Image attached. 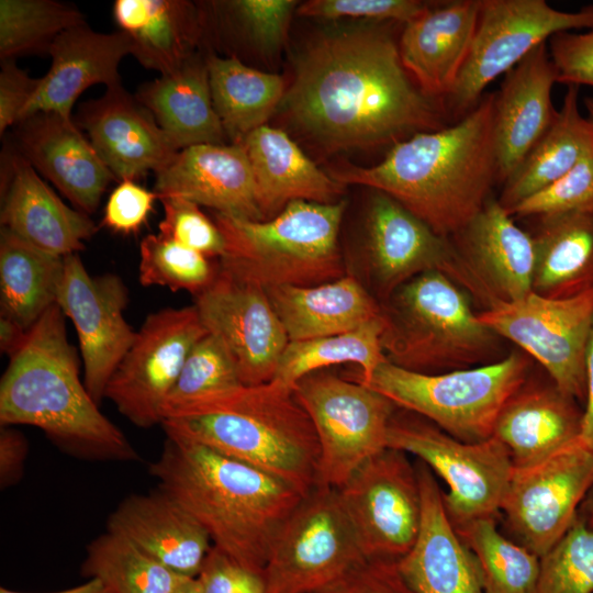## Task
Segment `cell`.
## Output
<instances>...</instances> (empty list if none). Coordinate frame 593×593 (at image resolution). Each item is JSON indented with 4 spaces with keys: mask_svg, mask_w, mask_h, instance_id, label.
Wrapping results in <instances>:
<instances>
[{
    "mask_svg": "<svg viewBox=\"0 0 593 593\" xmlns=\"http://www.w3.org/2000/svg\"><path fill=\"white\" fill-rule=\"evenodd\" d=\"M290 123L334 153L395 145L449 124L444 100L426 94L381 27L333 32L298 58L281 102Z\"/></svg>",
    "mask_w": 593,
    "mask_h": 593,
    "instance_id": "6da1fadb",
    "label": "cell"
},
{
    "mask_svg": "<svg viewBox=\"0 0 593 593\" xmlns=\"http://www.w3.org/2000/svg\"><path fill=\"white\" fill-rule=\"evenodd\" d=\"M494 104L495 92L484 93L460 120L396 143L377 165L331 176L390 195L449 238L483 209L497 183Z\"/></svg>",
    "mask_w": 593,
    "mask_h": 593,
    "instance_id": "7a4b0ae2",
    "label": "cell"
},
{
    "mask_svg": "<svg viewBox=\"0 0 593 593\" xmlns=\"http://www.w3.org/2000/svg\"><path fill=\"white\" fill-rule=\"evenodd\" d=\"M148 470L204 528L212 546L257 572H264L277 536L304 497L266 471L168 436Z\"/></svg>",
    "mask_w": 593,
    "mask_h": 593,
    "instance_id": "3957f363",
    "label": "cell"
},
{
    "mask_svg": "<svg viewBox=\"0 0 593 593\" xmlns=\"http://www.w3.org/2000/svg\"><path fill=\"white\" fill-rule=\"evenodd\" d=\"M64 313L55 304L29 331L0 382L1 426L40 428L63 452L93 461H138L139 454L102 412L79 376Z\"/></svg>",
    "mask_w": 593,
    "mask_h": 593,
    "instance_id": "277c9868",
    "label": "cell"
},
{
    "mask_svg": "<svg viewBox=\"0 0 593 593\" xmlns=\"http://www.w3.org/2000/svg\"><path fill=\"white\" fill-rule=\"evenodd\" d=\"M160 425L168 437L266 471L304 496L317 486L315 428L293 389L276 380L171 404Z\"/></svg>",
    "mask_w": 593,
    "mask_h": 593,
    "instance_id": "5b68a950",
    "label": "cell"
},
{
    "mask_svg": "<svg viewBox=\"0 0 593 593\" xmlns=\"http://www.w3.org/2000/svg\"><path fill=\"white\" fill-rule=\"evenodd\" d=\"M470 298L438 271L422 273L399 287L380 303L387 360L434 374L504 358V339L481 322Z\"/></svg>",
    "mask_w": 593,
    "mask_h": 593,
    "instance_id": "8992f818",
    "label": "cell"
},
{
    "mask_svg": "<svg viewBox=\"0 0 593 593\" xmlns=\"http://www.w3.org/2000/svg\"><path fill=\"white\" fill-rule=\"evenodd\" d=\"M345 209V200L293 201L264 221L214 213L225 242L220 267L265 290L342 278L347 273L338 234Z\"/></svg>",
    "mask_w": 593,
    "mask_h": 593,
    "instance_id": "52a82bcc",
    "label": "cell"
},
{
    "mask_svg": "<svg viewBox=\"0 0 593 593\" xmlns=\"http://www.w3.org/2000/svg\"><path fill=\"white\" fill-rule=\"evenodd\" d=\"M530 366L532 358L523 350L492 363L434 374L385 360L368 379L356 381L459 440L480 443L493 436L502 407L526 381Z\"/></svg>",
    "mask_w": 593,
    "mask_h": 593,
    "instance_id": "ba28073f",
    "label": "cell"
},
{
    "mask_svg": "<svg viewBox=\"0 0 593 593\" xmlns=\"http://www.w3.org/2000/svg\"><path fill=\"white\" fill-rule=\"evenodd\" d=\"M389 448L416 456L448 485L443 492L456 529L501 510L514 466L494 436L480 443L459 440L426 418L398 409L387 434Z\"/></svg>",
    "mask_w": 593,
    "mask_h": 593,
    "instance_id": "9c48e42d",
    "label": "cell"
},
{
    "mask_svg": "<svg viewBox=\"0 0 593 593\" xmlns=\"http://www.w3.org/2000/svg\"><path fill=\"white\" fill-rule=\"evenodd\" d=\"M293 391L317 436V486L340 488L388 448V427L399 407L381 393L324 370L302 378Z\"/></svg>",
    "mask_w": 593,
    "mask_h": 593,
    "instance_id": "30bf717a",
    "label": "cell"
},
{
    "mask_svg": "<svg viewBox=\"0 0 593 593\" xmlns=\"http://www.w3.org/2000/svg\"><path fill=\"white\" fill-rule=\"evenodd\" d=\"M593 29V3L568 12L546 0H481L469 55L444 103L454 122L481 100L485 88L560 32Z\"/></svg>",
    "mask_w": 593,
    "mask_h": 593,
    "instance_id": "8fae6325",
    "label": "cell"
},
{
    "mask_svg": "<svg viewBox=\"0 0 593 593\" xmlns=\"http://www.w3.org/2000/svg\"><path fill=\"white\" fill-rule=\"evenodd\" d=\"M365 559L337 490L316 486L272 545L262 572L267 593H315Z\"/></svg>",
    "mask_w": 593,
    "mask_h": 593,
    "instance_id": "7c38bea8",
    "label": "cell"
},
{
    "mask_svg": "<svg viewBox=\"0 0 593 593\" xmlns=\"http://www.w3.org/2000/svg\"><path fill=\"white\" fill-rule=\"evenodd\" d=\"M479 318L536 359L566 394L585 404V355L593 325V289L564 299L535 292L495 303Z\"/></svg>",
    "mask_w": 593,
    "mask_h": 593,
    "instance_id": "4fadbf2b",
    "label": "cell"
},
{
    "mask_svg": "<svg viewBox=\"0 0 593 593\" xmlns=\"http://www.w3.org/2000/svg\"><path fill=\"white\" fill-rule=\"evenodd\" d=\"M206 334L194 305L148 314L111 376L104 398L137 427L161 424L183 363Z\"/></svg>",
    "mask_w": 593,
    "mask_h": 593,
    "instance_id": "5bb4252c",
    "label": "cell"
},
{
    "mask_svg": "<svg viewBox=\"0 0 593 593\" xmlns=\"http://www.w3.org/2000/svg\"><path fill=\"white\" fill-rule=\"evenodd\" d=\"M363 254L377 296L385 301L399 287L438 271L486 307L484 294L452 243L390 195L372 190L363 223Z\"/></svg>",
    "mask_w": 593,
    "mask_h": 593,
    "instance_id": "9a60e30c",
    "label": "cell"
},
{
    "mask_svg": "<svg viewBox=\"0 0 593 593\" xmlns=\"http://www.w3.org/2000/svg\"><path fill=\"white\" fill-rule=\"evenodd\" d=\"M336 490L366 559L398 561L411 549L422 503L416 468L405 452L385 448Z\"/></svg>",
    "mask_w": 593,
    "mask_h": 593,
    "instance_id": "2e32d148",
    "label": "cell"
},
{
    "mask_svg": "<svg viewBox=\"0 0 593 593\" xmlns=\"http://www.w3.org/2000/svg\"><path fill=\"white\" fill-rule=\"evenodd\" d=\"M593 486V449L577 438L546 460L515 469L501 510L522 545L541 558L572 527Z\"/></svg>",
    "mask_w": 593,
    "mask_h": 593,
    "instance_id": "e0dca14e",
    "label": "cell"
},
{
    "mask_svg": "<svg viewBox=\"0 0 593 593\" xmlns=\"http://www.w3.org/2000/svg\"><path fill=\"white\" fill-rule=\"evenodd\" d=\"M194 307L208 333L230 351L242 384L275 378L289 338L264 288L220 267L212 283L195 295Z\"/></svg>",
    "mask_w": 593,
    "mask_h": 593,
    "instance_id": "ac0fdd59",
    "label": "cell"
},
{
    "mask_svg": "<svg viewBox=\"0 0 593 593\" xmlns=\"http://www.w3.org/2000/svg\"><path fill=\"white\" fill-rule=\"evenodd\" d=\"M127 303L128 291L119 276L92 277L78 254L64 257L57 305L76 327L83 382L98 404L137 334L123 316Z\"/></svg>",
    "mask_w": 593,
    "mask_h": 593,
    "instance_id": "d6986e66",
    "label": "cell"
},
{
    "mask_svg": "<svg viewBox=\"0 0 593 593\" xmlns=\"http://www.w3.org/2000/svg\"><path fill=\"white\" fill-rule=\"evenodd\" d=\"M75 123L83 130L115 180L142 178L166 167L177 150L152 114L122 85L81 103Z\"/></svg>",
    "mask_w": 593,
    "mask_h": 593,
    "instance_id": "ffe728a7",
    "label": "cell"
},
{
    "mask_svg": "<svg viewBox=\"0 0 593 593\" xmlns=\"http://www.w3.org/2000/svg\"><path fill=\"white\" fill-rule=\"evenodd\" d=\"M449 239L482 290L486 309L533 292L535 248L532 236L493 195Z\"/></svg>",
    "mask_w": 593,
    "mask_h": 593,
    "instance_id": "44dd1931",
    "label": "cell"
},
{
    "mask_svg": "<svg viewBox=\"0 0 593 593\" xmlns=\"http://www.w3.org/2000/svg\"><path fill=\"white\" fill-rule=\"evenodd\" d=\"M422 514L417 537L396 563L415 593H484L479 563L450 522L433 471L416 466Z\"/></svg>",
    "mask_w": 593,
    "mask_h": 593,
    "instance_id": "7402d4cb",
    "label": "cell"
},
{
    "mask_svg": "<svg viewBox=\"0 0 593 593\" xmlns=\"http://www.w3.org/2000/svg\"><path fill=\"white\" fill-rule=\"evenodd\" d=\"M18 153L79 211L93 213L115 180L74 120L38 112L18 124Z\"/></svg>",
    "mask_w": 593,
    "mask_h": 593,
    "instance_id": "603a6c76",
    "label": "cell"
},
{
    "mask_svg": "<svg viewBox=\"0 0 593 593\" xmlns=\"http://www.w3.org/2000/svg\"><path fill=\"white\" fill-rule=\"evenodd\" d=\"M155 176L158 199L181 198L215 213L264 221L251 168L240 143L183 148Z\"/></svg>",
    "mask_w": 593,
    "mask_h": 593,
    "instance_id": "cb8c5ba5",
    "label": "cell"
},
{
    "mask_svg": "<svg viewBox=\"0 0 593 593\" xmlns=\"http://www.w3.org/2000/svg\"><path fill=\"white\" fill-rule=\"evenodd\" d=\"M556 82L548 43L505 74L494 104L497 183L508 179L550 126L557 112L551 99Z\"/></svg>",
    "mask_w": 593,
    "mask_h": 593,
    "instance_id": "d4e9b609",
    "label": "cell"
},
{
    "mask_svg": "<svg viewBox=\"0 0 593 593\" xmlns=\"http://www.w3.org/2000/svg\"><path fill=\"white\" fill-rule=\"evenodd\" d=\"M47 54L52 57L51 67L41 77L21 121L38 112L72 120V108L88 88L122 85L119 67L122 59L132 54V44L120 30L100 33L85 23L61 33Z\"/></svg>",
    "mask_w": 593,
    "mask_h": 593,
    "instance_id": "484cf974",
    "label": "cell"
},
{
    "mask_svg": "<svg viewBox=\"0 0 593 593\" xmlns=\"http://www.w3.org/2000/svg\"><path fill=\"white\" fill-rule=\"evenodd\" d=\"M481 0L433 1L403 26L398 42L402 64L428 96L445 100L469 55Z\"/></svg>",
    "mask_w": 593,
    "mask_h": 593,
    "instance_id": "4316f807",
    "label": "cell"
},
{
    "mask_svg": "<svg viewBox=\"0 0 593 593\" xmlns=\"http://www.w3.org/2000/svg\"><path fill=\"white\" fill-rule=\"evenodd\" d=\"M583 410L555 382L529 378L502 407L493 436L508 450L515 469L535 466L580 437Z\"/></svg>",
    "mask_w": 593,
    "mask_h": 593,
    "instance_id": "83f0119b",
    "label": "cell"
},
{
    "mask_svg": "<svg viewBox=\"0 0 593 593\" xmlns=\"http://www.w3.org/2000/svg\"><path fill=\"white\" fill-rule=\"evenodd\" d=\"M8 163L1 227L60 257L83 249L98 231L89 215L65 204L19 153Z\"/></svg>",
    "mask_w": 593,
    "mask_h": 593,
    "instance_id": "f1b7e54d",
    "label": "cell"
},
{
    "mask_svg": "<svg viewBox=\"0 0 593 593\" xmlns=\"http://www.w3.org/2000/svg\"><path fill=\"white\" fill-rule=\"evenodd\" d=\"M107 530L136 545L178 574L198 577L212 542L204 528L159 488L125 497L110 514Z\"/></svg>",
    "mask_w": 593,
    "mask_h": 593,
    "instance_id": "f546056e",
    "label": "cell"
},
{
    "mask_svg": "<svg viewBox=\"0 0 593 593\" xmlns=\"http://www.w3.org/2000/svg\"><path fill=\"white\" fill-rule=\"evenodd\" d=\"M264 220L290 202L335 203L344 186L320 169L282 130L264 125L242 142Z\"/></svg>",
    "mask_w": 593,
    "mask_h": 593,
    "instance_id": "4dcf8cb0",
    "label": "cell"
},
{
    "mask_svg": "<svg viewBox=\"0 0 593 593\" xmlns=\"http://www.w3.org/2000/svg\"><path fill=\"white\" fill-rule=\"evenodd\" d=\"M289 342L353 331L381 316V304L351 275L307 286L266 289Z\"/></svg>",
    "mask_w": 593,
    "mask_h": 593,
    "instance_id": "1f68e13d",
    "label": "cell"
},
{
    "mask_svg": "<svg viewBox=\"0 0 593 593\" xmlns=\"http://www.w3.org/2000/svg\"><path fill=\"white\" fill-rule=\"evenodd\" d=\"M177 150L201 144H223L215 112L206 57L193 55L176 70L143 83L134 94Z\"/></svg>",
    "mask_w": 593,
    "mask_h": 593,
    "instance_id": "d6a6232c",
    "label": "cell"
},
{
    "mask_svg": "<svg viewBox=\"0 0 593 593\" xmlns=\"http://www.w3.org/2000/svg\"><path fill=\"white\" fill-rule=\"evenodd\" d=\"M535 248L533 292L564 299L593 289V206L523 219Z\"/></svg>",
    "mask_w": 593,
    "mask_h": 593,
    "instance_id": "836d02e7",
    "label": "cell"
},
{
    "mask_svg": "<svg viewBox=\"0 0 593 593\" xmlns=\"http://www.w3.org/2000/svg\"><path fill=\"white\" fill-rule=\"evenodd\" d=\"M113 18L145 68L169 74L194 54L204 31L203 13L186 0H116Z\"/></svg>",
    "mask_w": 593,
    "mask_h": 593,
    "instance_id": "e575fe53",
    "label": "cell"
},
{
    "mask_svg": "<svg viewBox=\"0 0 593 593\" xmlns=\"http://www.w3.org/2000/svg\"><path fill=\"white\" fill-rule=\"evenodd\" d=\"M591 155L593 123L580 112L579 87L567 86L562 105L550 126L502 184L499 203L508 213Z\"/></svg>",
    "mask_w": 593,
    "mask_h": 593,
    "instance_id": "d590c367",
    "label": "cell"
},
{
    "mask_svg": "<svg viewBox=\"0 0 593 593\" xmlns=\"http://www.w3.org/2000/svg\"><path fill=\"white\" fill-rule=\"evenodd\" d=\"M211 96L225 135L240 143L266 122L286 94L282 76L253 68L236 56H206Z\"/></svg>",
    "mask_w": 593,
    "mask_h": 593,
    "instance_id": "8d00e7d4",
    "label": "cell"
},
{
    "mask_svg": "<svg viewBox=\"0 0 593 593\" xmlns=\"http://www.w3.org/2000/svg\"><path fill=\"white\" fill-rule=\"evenodd\" d=\"M64 257L49 254L1 227V315L30 331L57 304Z\"/></svg>",
    "mask_w": 593,
    "mask_h": 593,
    "instance_id": "74e56055",
    "label": "cell"
},
{
    "mask_svg": "<svg viewBox=\"0 0 593 593\" xmlns=\"http://www.w3.org/2000/svg\"><path fill=\"white\" fill-rule=\"evenodd\" d=\"M381 316L349 332L306 340L289 342L272 380L293 389L302 378L332 366L353 363L366 380L387 360L382 348Z\"/></svg>",
    "mask_w": 593,
    "mask_h": 593,
    "instance_id": "f35d334b",
    "label": "cell"
},
{
    "mask_svg": "<svg viewBox=\"0 0 593 593\" xmlns=\"http://www.w3.org/2000/svg\"><path fill=\"white\" fill-rule=\"evenodd\" d=\"M81 572L109 593H172L186 579L128 539L107 530L87 546Z\"/></svg>",
    "mask_w": 593,
    "mask_h": 593,
    "instance_id": "ab89813d",
    "label": "cell"
},
{
    "mask_svg": "<svg viewBox=\"0 0 593 593\" xmlns=\"http://www.w3.org/2000/svg\"><path fill=\"white\" fill-rule=\"evenodd\" d=\"M456 530L479 563L484 593H535L540 558L504 537L494 517L475 519Z\"/></svg>",
    "mask_w": 593,
    "mask_h": 593,
    "instance_id": "60d3db41",
    "label": "cell"
},
{
    "mask_svg": "<svg viewBox=\"0 0 593 593\" xmlns=\"http://www.w3.org/2000/svg\"><path fill=\"white\" fill-rule=\"evenodd\" d=\"M85 23L83 14L76 7L65 2L1 0V61L48 53L53 42L61 33Z\"/></svg>",
    "mask_w": 593,
    "mask_h": 593,
    "instance_id": "b9f144b4",
    "label": "cell"
},
{
    "mask_svg": "<svg viewBox=\"0 0 593 593\" xmlns=\"http://www.w3.org/2000/svg\"><path fill=\"white\" fill-rule=\"evenodd\" d=\"M217 271L209 257L159 233L141 242L138 279L144 287L184 290L195 296L212 283Z\"/></svg>",
    "mask_w": 593,
    "mask_h": 593,
    "instance_id": "7bdbcfd3",
    "label": "cell"
},
{
    "mask_svg": "<svg viewBox=\"0 0 593 593\" xmlns=\"http://www.w3.org/2000/svg\"><path fill=\"white\" fill-rule=\"evenodd\" d=\"M535 593H593V529L584 521L540 558Z\"/></svg>",
    "mask_w": 593,
    "mask_h": 593,
    "instance_id": "ee69618b",
    "label": "cell"
},
{
    "mask_svg": "<svg viewBox=\"0 0 593 593\" xmlns=\"http://www.w3.org/2000/svg\"><path fill=\"white\" fill-rule=\"evenodd\" d=\"M222 23L265 53L280 49L286 42L293 11V0H231L212 2Z\"/></svg>",
    "mask_w": 593,
    "mask_h": 593,
    "instance_id": "f6af8a7d",
    "label": "cell"
},
{
    "mask_svg": "<svg viewBox=\"0 0 593 593\" xmlns=\"http://www.w3.org/2000/svg\"><path fill=\"white\" fill-rule=\"evenodd\" d=\"M240 384L238 370L230 351L219 338L208 333L188 355L164 410L184 400Z\"/></svg>",
    "mask_w": 593,
    "mask_h": 593,
    "instance_id": "bcb514c9",
    "label": "cell"
},
{
    "mask_svg": "<svg viewBox=\"0 0 593 593\" xmlns=\"http://www.w3.org/2000/svg\"><path fill=\"white\" fill-rule=\"evenodd\" d=\"M158 200L164 209V217L158 225L159 234L209 258L223 256L224 237L214 220L200 205L174 197Z\"/></svg>",
    "mask_w": 593,
    "mask_h": 593,
    "instance_id": "7dc6e473",
    "label": "cell"
},
{
    "mask_svg": "<svg viewBox=\"0 0 593 593\" xmlns=\"http://www.w3.org/2000/svg\"><path fill=\"white\" fill-rule=\"evenodd\" d=\"M593 206V155L561 178L530 195L508 214L513 219L559 214Z\"/></svg>",
    "mask_w": 593,
    "mask_h": 593,
    "instance_id": "c3c4849f",
    "label": "cell"
},
{
    "mask_svg": "<svg viewBox=\"0 0 593 593\" xmlns=\"http://www.w3.org/2000/svg\"><path fill=\"white\" fill-rule=\"evenodd\" d=\"M432 3L419 0H311L300 4L296 12L302 16L327 20L353 18L405 24Z\"/></svg>",
    "mask_w": 593,
    "mask_h": 593,
    "instance_id": "681fc988",
    "label": "cell"
},
{
    "mask_svg": "<svg viewBox=\"0 0 593 593\" xmlns=\"http://www.w3.org/2000/svg\"><path fill=\"white\" fill-rule=\"evenodd\" d=\"M548 49L557 71V82L593 87V29L552 35Z\"/></svg>",
    "mask_w": 593,
    "mask_h": 593,
    "instance_id": "f907efd6",
    "label": "cell"
},
{
    "mask_svg": "<svg viewBox=\"0 0 593 593\" xmlns=\"http://www.w3.org/2000/svg\"><path fill=\"white\" fill-rule=\"evenodd\" d=\"M315 593H415L395 560L365 559Z\"/></svg>",
    "mask_w": 593,
    "mask_h": 593,
    "instance_id": "816d5d0a",
    "label": "cell"
},
{
    "mask_svg": "<svg viewBox=\"0 0 593 593\" xmlns=\"http://www.w3.org/2000/svg\"><path fill=\"white\" fill-rule=\"evenodd\" d=\"M197 578L202 593H267L262 572L242 566L214 546Z\"/></svg>",
    "mask_w": 593,
    "mask_h": 593,
    "instance_id": "f5cc1de1",
    "label": "cell"
},
{
    "mask_svg": "<svg viewBox=\"0 0 593 593\" xmlns=\"http://www.w3.org/2000/svg\"><path fill=\"white\" fill-rule=\"evenodd\" d=\"M156 199L155 191L136 181H120L105 203L102 225L124 235L136 233L146 223Z\"/></svg>",
    "mask_w": 593,
    "mask_h": 593,
    "instance_id": "db71d44e",
    "label": "cell"
},
{
    "mask_svg": "<svg viewBox=\"0 0 593 593\" xmlns=\"http://www.w3.org/2000/svg\"><path fill=\"white\" fill-rule=\"evenodd\" d=\"M41 78L31 77L14 60H4L0 71V134L18 124L35 94Z\"/></svg>",
    "mask_w": 593,
    "mask_h": 593,
    "instance_id": "11a10c76",
    "label": "cell"
},
{
    "mask_svg": "<svg viewBox=\"0 0 593 593\" xmlns=\"http://www.w3.org/2000/svg\"><path fill=\"white\" fill-rule=\"evenodd\" d=\"M27 456V441L24 435L12 428L1 426L0 430V484L11 486L20 481Z\"/></svg>",
    "mask_w": 593,
    "mask_h": 593,
    "instance_id": "9f6ffc18",
    "label": "cell"
},
{
    "mask_svg": "<svg viewBox=\"0 0 593 593\" xmlns=\"http://www.w3.org/2000/svg\"><path fill=\"white\" fill-rule=\"evenodd\" d=\"M586 400L583 410L582 427L580 438L591 449H593V325L591 328L586 355Z\"/></svg>",
    "mask_w": 593,
    "mask_h": 593,
    "instance_id": "6f0895ef",
    "label": "cell"
},
{
    "mask_svg": "<svg viewBox=\"0 0 593 593\" xmlns=\"http://www.w3.org/2000/svg\"><path fill=\"white\" fill-rule=\"evenodd\" d=\"M29 331H25L13 320L1 315L0 317V349L10 358L15 355L26 340Z\"/></svg>",
    "mask_w": 593,
    "mask_h": 593,
    "instance_id": "680465c9",
    "label": "cell"
},
{
    "mask_svg": "<svg viewBox=\"0 0 593 593\" xmlns=\"http://www.w3.org/2000/svg\"><path fill=\"white\" fill-rule=\"evenodd\" d=\"M0 593H25L0 588ZM52 593H109L104 585L97 579H89L87 582L58 592Z\"/></svg>",
    "mask_w": 593,
    "mask_h": 593,
    "instance_id": "91938a15",
    "label": "cell"
},
{
    "mask_svg": "<svg viewBox=\"0 0 593 593\" xmlns=\"http://www.w3.org/2000/svg\"><path fill=\"white\" fill-rule=\"evenodd\" d=\"M172 593H202L198 578H186Z\"/></svg>",
    "mask_w": 593,
    "mask_h": 593,
    "instance_id": "94428289",
    "label": "cell"
},
{
    "mask_svg": "<svg viewBox=\"0 0 593 593\" xmlns=\"http://www.w3.org/2000/svg\"><path fill=\"white\" fill-rule=\"evenodd\" d=\"M584 107L588 110L589 119L593 123V97L585 98L583 100Z\"/></svg>",
    "mask_w": 593,
    "mask_h": 593,
    "instance_id": "6125c7cd",
    "label": "cell"
},
{
    "mask_svg": "<svg viewBox=\"0 0 593 593\" xmlns=\"http://www.w3.org/2000/svg\"><path fill=\"white\" fill-rule=\"evenodd\" d=\"M588 526L593 529V510L591 512V515H590V518H589V522H588Z\"/></svg>",
    "mask_w": 593,
    "mask_h": 593,
    "instance_id": "be15d7a7",
    "label": "cell"
}]
</instances>
